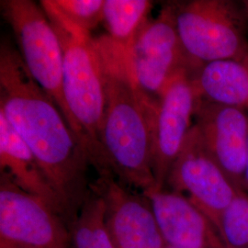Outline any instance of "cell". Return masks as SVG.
Here are the masks:
<instances>
[{
	"instance_id": "7",
	"label": "cell",
	"mask_w": 248,
	"mask_h": 248,
	"mask_svg": "<svg viewBox=\"0 0 248 248\" xmlns=\"http://www.w3.org/2000/svg\"><path fill=\"white\" fill-rule=\"evenodd\" d=\"M63 218L0 174V248H70Z\"/></svg>"
},
{
	"instance_id": "2",
	"label": "cell",
	"mask_w": 248,
	"mask_h": 248,
	"mask_svg": "<svg viewBox=\"0 0 248 248\" xmlns=\"http://www.w3.org/2000/svg\"><path fill=\"white\" fill-rule=\"evenodd\" d=\"M102 67L105 109L101 126L103 169L125 186L155 189L153 148L158 102L133 78L128 53L108 36L97 39Z\"/></svg>"
},
{
	"instance_id": "13",
	"label": "cell",
	"mask_w": 248,
	"mask_h": 248,
	"mask_svg": "<svg viewBox=\"0 0 248 248\" xmlns=\"http://www.w3.org/2000/svg\"><path fill=\"white\" fill-rule=\"evenodd\" d=\"M0 170L27 193L43 200L62 217V202L50 185L34 155L0 112Z\"/></svg>"
},
{
	"instance_id": "8",
	"label": "cell",
	"mask_w": 248,
	"mask_h": 248,
	"mask_svg": "<svg viewBox=\"0 0 248 248\" xmlns=\"http://www.w3.org/2000/svg\"><path fill=\"white\" fill-rule=\"evenodd\" d=\"M167 184L198 207L218 230L223 213L241 193L213 159L194 124L171 167Z\"/></svg>"
},
{
	"instance_id": "9",
	"label": "cell",
	"mask_w": 248,
	"mask_h": 248,
	"mask_svg": "<svg viewBox=\"0 0 248 248\" xmlns=\"http://www.w3.org/2000/svg\"><path fill=\"white\" fill-rule=\"evenodd\" d=\"M193 73L189 70L177 73L160 96L153 148L154 190H161L166 186L171 167L193 126L200 99L192 79Z\"/></svg>"
},
{
	"instance_id": "17",
	"label": "cell",
	"mask_w": 248,
	"mask_h": 248,
	"mask_svg": "<svg viewBox=\"0 0 248 248\" xmlns=\"http://www.w3.org/2000/svg\"><path fill=\"white\" fill-rule=\"evenodd\" d=\"M219 232L229 248H248V194L241 192L223 213Z\"/></svg>"
},
{
	"instance_id": "11",
	"label": "cell",
	"mask_w": 248,
	"mask_h": 248,
	"mask_svg": "<svg viewBox=\"0 0 248 248\" xmlns=\"http://www.w3.org/2000/svg\"><path fill=\"white\" fill-rule=\"evenodd\" d=\"M194 125L209 153L226 177L239 191L247 193L245 177L248 160V110L200 98Z\"/></svg>"
},
{
	"instance_id": "16",
	"label": "cell",
	"mask_w": 248,
	"mask_h": 248,
	"mask_svg": "<svg viewBox=\"0 0 248 248\" xmlns=\"http://www.w3.org/2000/svg\"><path fill=\"white\" fill-rule=\"evenodd\" d=\"M152 6L148 0H104L102 22L108 36L127 48L149 19Z\"/></svg>"
},
{
	"instance_id": "1",
	"label": "cell",
	"mask_w": 248,
	"mask_h": 248,
	"mask_svg": "<svg viewBox=\"0 0 248 248\" xmlns=\"http://www.w3.org/2000/svg\"><path fill=\"white\" fill-rule=\"evenodd\" d=\"M0 112L34 155L72 221L89 192V154L8 40L0 45Z\"/></svg>"
},
{
	"instance_id": "5",
	"label": "cell",
	"mask_w": 248,
	"mask_h": 248,
	"mask_svg": "<svg viewBox=\"0 0 248 248\" xmlns=\"http://www.w3.org/2000/svg\"><path fill=\"white\" fill-rule=\"evenodd\" d=\"M0 3L30 75L53 99L76 134L63 95L62 47L45 10L41 4L31 0H1Z\"/></svg>"
},
{
	"instance_id": "20",
	"label": "cell",
	"mask_w": 248,
	"mask_h": 248,
	"mask_svg": "<svg viewBox=\"0 0 248 248\" xmlns=\"http://www.w3.org/2000/svg\"><path fill=\"white\" fill-rule=\"evenodd\" d=\"M244 3L245 4H243V5H244V8H245V11H246V15H247L248 21V1H245Z\"/></svg>"
},
{
	"instance_id": "6",
	"label": "cell",
	"mask_w": 248,
	"mask_h": 248,
	"mask_svg": "<svg viewBox=\"0 0 248 248\" xmlns=\"http://www.w3.org/2000/svg\"><path fill=\"white\" fill-rule=\"evenodd\" d=\"M125 49L137 85L155 101H159L177 73L195 72L202 66L188 56L181 43L174 4L165 6L156 18L148 19Z\"/></svg>"
},
{
	"instance_id": "18",
	"label": "cell",
	"mask_w": 248,
	"mask_h": 248,
	"mask_svg": "<svg viewBox=\"0 0 248 248\" xmlns=\"http://www.w3.org/2000/svg\"><path fill=\"white\" fill-rule=\"evenodd\" d=\"M50 2L62 17L90 33L102 21L104 0H50Z\"/></svg>"
},
{
	"instance_id": "4",
	"label": "cell",
	"mask_w": 248,
	"mask_h": 248,
	"mask_svg": "<svg viewBox=\"0 0 248 248\" xmlns=\"http://www.w3.org/2000/svg\"><path fill=\"white\" fill-rule=\"evenodd\" d=\"M177 31L188 56L204 63L248 55L245 9L230 0H192L174 4Z\"/></svg>"
},
{
	"instance_id": "12",
	"label": "cell",
	"mask_w": 248,
	"mask_h": 248,
	"mask_svg": "<svg viewBox=\"0 0 248 248\" xmlns=\"http://www.w3.org/2000/svg\"><path fill=\"white\" fill-rule=\"evenodd\" d=\"M142 194L169 248H229L214 223L186 197L165 188Z\"/></svg>"
},
{
	"instance_id": "3",
	"label": "cell",
	"mask_w": 248,
	"mask_h": 248,
	"mask_svg": "<svg viewBox=\"0 0 248 248\" xmlns=\"http://www.w3.org/2000/svg\"><path fill=\"white\" fill-rule=\"evenodd\" d=\"M40 4L62 47L63 95L76 134L89 154L90 165L98 173L103 169L100 136L105 89L97 39L62 17L50 0H42Z\"/></svg>"
},
{
	"instance_id": "21",
	"label": "cell",
	"mask_w": 248,
	"mask_h": 248,
	"mask_svg": "<svg viewBox=\"0 0 248 248\" xmlns=\"http://www.w3.org/2000/svg\"><path fill=\"white\" fill-rule=\"evenodd\" d=\"M169 248V247H168V246H167V248Z\"/></svg>"
},
{
	"instance_id": "10",
	"label": "cell",
	"mask_w": 248,
	"mask_h": 248,
	"mask_svg": "<svg viewBox=\"0 0 248 248\" xmlns=\"http://www.w3.org/2000/svg\"><path fill=\"white\" fill-rule=\"evenodd\" d=\"M109 173L98 174L90 189L105 204V222L116 248H166L149 200Z\"/></svg>"
},
{
	"instance_id": "14",
	"label": "cell",
	"mask_w": 248,
	"mask_h": 248,
	"mask_svg": "<svg viewBox=\"0 0 248 248\" xmlns=\"http://www.w3.org/2000/svg\"><path fill=\"white\" fill-rule=\"evenodd\" d=\"M200 98L248 109V55L202 64L192 74Z\"/></svg>"
},
{
	"instance_id": "19",
	"label": "cell",
	"mask_w": 248,
	"mask_h": 248,
	"mask_svg": "<svg viewBox=\"0 0 248 248\" xmlns=\"http://www.w3.org/2000/svg\"><path fill=\"white\" fill-rule=\"evenodd\" d=\"M245 182H246V192L248 194V160H247V169H246V177H245Z\"/></svg>"
},
{
	"instance_id": "15",
	"label": "cell",
	"mask_w": 248,
	"mask_h": 248,
	"mask_svg": "<svg viewBox=\"0 0 248 248\" xmlns=\"http://www.w3.org/2000/svg\"><path fill=\"white\" fill-rule=\"evenodd\" d=\"M70 235L75 248H116L107 229L103 199L90 188L71 222Z\"/></svg>"
}]
</instances>
